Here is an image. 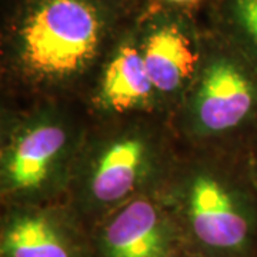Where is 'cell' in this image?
Listing matches in <instances>:
<instances>
[{"mask_svg": "<svg viewBox=\"0 0 257 257\" xmlns=\"http://www.w3.org/2000/svg\"><path fill=\"white\" fill-rule=\"evenodd\" d=\"M101 35L97 10L86 0H45L22 30V55L43 76L79 72L94 55Z\"/></svg>", "mask_w": 257, "mask_h": 257, "instance_id": "obj_1", "label": "cell"}, {"mask_svg": "<svg viewBox=\"0 0 257 257\" xmlns=\"http://www.w3.org/2000/svg\"><path fill=\"white\" fill-rule=\"evenodd\" d=\"M184 233L209 257H254L257 213L217 180L199 176L192 184Z\"/></svg>", "mask_w": 257, "mask_h": 257, "instance_id": "obj_2", "label": "cell"}, {"mask_svg": "<svg viewBox=\"0 0 257 257\" xmlns=\"http://www.w3.org/2000/svg\"><path fill=\"white\" fill-rule=\"evenodd\" d=\"M182 234L147 199H136L103 221L93 239L94 257H175Z\"/></svg>", "mask_w": 257, "mask_h": 257, "instance_id": "obj_3", "label": "cell"}, {"mask_svg": "<svg viewBox=\"0 0 257 257\" xmlns=\"http://www.w3.org/2000/svg\"><path fill=\"white\" fill-rule=\"evenodd\" d=\"M257 104V87L237 64L219 60L209 66L196 99V117L207 132H226L243 123Z\"/></svg>", "mask_w": 257, "mask_h": 257, "instance_id": "obj_4", "label": "cell"}, {"mask_svg": "<svg viewBox=\"0 0 257 257\" xmlns=\"http://www.w3.org/2000/svg\"><path fill=\"white\" fill-rule=\"evenodd\" d=\"M2 257H94L73 227L55 214L22 211L12 214L2 229Z\"/></svg>", "mask_w": 257, "mask_h": 257, "instance_id": "obj_5", "label": "cell"}, {"mask_svg": "<svg viewBox=\"0 0 257 257\" xmlns=\"http://www.w3.org/2000/svg\"><path fill=\"white\" fill-rule=\"evenodd\" d=\"M66 132L45 123L28 128L10 150L8 182L15 190H30L43 183L66 145Z\"/></svg>", "mask_w": 257, "mask_h": 257, "instance_id": "obj_6", "label": "cell"}, {"mask_svg": "<svg viewBox=\"0 0 257 257\" xmlns=\"http://www.w3.org/2000/svg\"><path fill=\"white\" fill-rule=\"evenodd\" d=\"M192 43L180 29L163 26L147 39L143 60L153 87L170 93L179 89L196 67Z\"/></svg>", "mask_w": 257, "mask_h": 257, "instance_id": "obj_7", "label": "cell"}, {"mask_svg": "<svg viewBox=\"0 0 257 257\" xmlns=\"http://www.w3.org/2000/svg\"><path fill=\"white\" fill-rule=\"evenodd\" d=\"M146 147L139 139L113 143L100 157L92 176V196L100 204L124 199L135 189L145 165Z\"/></svg>", "mask_w": 257, "mask_h": 257, "instance_id": "obj_8", "label": "cell"}, {"mask_svg": "<svg viewBox=\"0 0 257 257\" xmlns=\"http://www.w3.org/2000/svg\"><path fill=\"white\" fill-rule=\"evenodd\" d=\"M153 89L143 55L128 45L120 47L101 82V99L106 106L117 111L138 107L149 100Z\"/></svg>", "mask_w": 257, "mask_h": 257, "instance_id": "obj_9", "label": "cell"}, {"mask_svg": "<svg viewBox=\"0 0 257 257\" xmlns=\"http://www.w3.org/2000/svg\"><path fill=\"white\" fill-rule=\"evenodd\" d=\"M234 13L257 49V0H234Z\"/></svg>", "mask_w": 257, "mask_h": 257, "instance_id": "obj_10", "label": "cell"}, {"mask_svg": "<svg viewBox=\"0 0 257 257\" xmlns=\"http://www.w3.org/2000/svg\"><path fill=\"white\" fill-rule=\"evenodd\" d=\"M170 2H175V3H189V2H196V0H170Z\"/></svg>", "mask_w": 257, "mask_h": 257, "instance_id": "obj_11", "label": "cell"}, {"mask_svg": "<svg viewBox=\"0 0 257 257\" xmlns=\"http://www.w3.org/2000/svg\"><path fill=\"white\" fill-rule=\"evenodd\" d=\"M175 257H180V256H179V254H177V256H175Z\"/></svg>", "mask_w": 257, "mask_h": 257, "instance_id": "obj_12", "label": "cell"}]
</instances>
